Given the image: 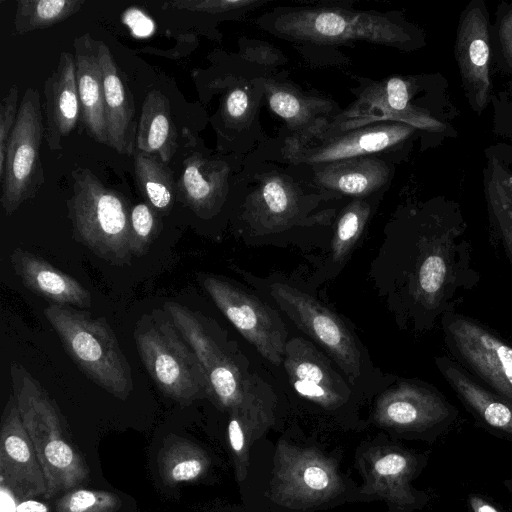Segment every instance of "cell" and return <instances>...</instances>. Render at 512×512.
<instances>
[{"instance_id":"1","label":"cell","mask_w":512,"mask_h":512,"mask_svg":"<svg viewBox=\"0 0 512 512\" xmlns=\"http://www.w3.org/2000/svg\"><path fill=\"white\" fill-rule=\"evenodd\" d=\"M399 308L416 333L432 330L455 312L481 275L465 227L440 216L420 222L399 248Z\"/></svg>"},{"instance_id":"2","label":"cell","mask_w":512,"mask_h":512,"mask_svg":"<svg viewBox=\"0 0 512 512\" xmlns=\"http://www.w3.org/2000/svg\"><path fill=\"white\" fill-rule=\"evenodd\" d=\"M12 394L41 464L46 498L86 482L90 469L77 449L54 399L20 363L10 366Z\"/></svg>"},{"instance_id":"3","label":"cell","mask_w":512,"mask_h":512,"mask_svg":"<svg viewBox=\"0 0 512 512\" xmlns=\"http://www.w3.org/2000/svg\"><path fill=\"white\" fill-rule=\"evenodd\" d=\"M259 25L282 38L316 44L360 40L403 48L411 39L404 27L386 14L326 5L277 8Z\"/></svg>"},{"instance_id":"4","label":"cell","mask_w":512,"mask_h":512,"mask_svg":"<svg viewBox=\"0 0 512 512\" xmlns=\"http://www.w3.org/2000/svg\"><path fill=\"white\" fill-rule=\"evenodd\" d=\"M67 207L77 242L110 264H130L131 208L122 194L107 188L89 169H77Z\"/></svg>"},{"instance_id":"5","label":"cell","mask_w":512,"mask_h":512,"mask_svg":"<svg viewBox=\"0 0 512 512\" xmlns=\"http://www.w3.org/2000/svg\"><path fill=\"white\" fill-rule=\"evenodd\" d=\"M44 315L66 352L95 384L125 400L133 389L131 368L112 328L104 317L51 304Z\"/></svg>"},{"instance_id":"6","label":"cell","mask_w":512,"mask_h":512,"mask_svg":"<svg viewBox=\"0 0 512 512\" xmlns=\"http://www.w3.org/2000/svg\"><path fill=\"white\" fill-rule=\"evenodd\" d=\"M134 339L147 372L167 397L189 404L209 396L196 353L164 308L139 319Z\"/></svg>"},{"instance_id":"7","label":"cell","mask_w":512,"mask_h":512,"mask_svg":"<svg viewBox=\"0 0 512 512\" xmlns=\"http://www.w3.org/2000/svg\"><path fill=\"white\" fill-rule=\"evenodd\" d=\"M345 490L335 461L311 447L279 441L273 457L268 497L290 509L327 504Z\"/></svg>"},{"instance_id":"8","label":"cell","mask_w":512,"mask_h":512,"mask_svg":"<svg viewBox=\"0 0 512 512\" xmlns=\"http://www.w3.org/2000/svg\"><path fill=\"white\" fill-rule=\"evenodd\" d=\"M430 451L417 452L400 444L365 445L357 457L363 477L359 495L383 500L389 512H415L425 508L430 495L413 486L426 467Z\"/></svg>"},{"instance_id":"9","label":"cell","mask_w":512,"mask_h":512,"mask_svg":"<svg viewBox=\"0 0 512 512\" xmlns=\"http://www.w3.org/2000/svg\"><path fill=\"white\" fill-rule=\"evenodd\" d=\"M459 410L436 387L419 380H401L377 400L373 419L391 432L434 443L456 423Z\"/></svg>"},{"instance_id":"10","label":"cell","mask_w":512,"mask_h":512,"mask_svg":"<svg viewBox=\"0 0 512 512\" xmlns=\"http://www.w3.org/2000/svg\"><path fill=\"white\" fill-rule=\"evenodd\" d=\"M440 324L453 360L485 387L512 402V344L457 311L443 315Z\"/></svg>"},{"instance_id":"11","label":"cell","mask_w":512,"mask_h":512,"mask_svg":"<svg viewBox=\"0 0 512 512\" xmlns=\"http://www.w3.org/2000/svg\"><path fill=\"white\" fill-rule=\"evenodd\" d=\"M40 96L27 88L19 106L0 173L1 206L6 215L13 214L24 202L32 199L45 182L40 148L45 133Z\"/></svg>"},{"instance_id":"12","label":"cell","mask_w":512,"mask_h":512,"mask_svg":"<svg viewBox=\"0 0 512 512\" xmlns=\"http://www.w3.org/2000/svg\"><path fill=\"white\" fill-rule=\"evenodd\" d=\"M269 294L304 333L329 354L354 383L361 375V352L354 335L330 309L286 283H273Z\"/></svg>"},{"instance_id":"13","label":"cell","mask_w":512,"mask_h":512,"mask_svg":"<svg viewBox=\"0 0 512 512\" xmlns=\"http://www.w3.org/2000/svg\"><path fill=\"white\" fill-rule=\"evenodd\" d=\"M201 283L219 310L261 356L274 365L283 362L287 330L274 310L225 279L205 274Z\"/></svg>"},{"instance_id":"14","label":"cell","mask_w":512,"mask_h":512,"mask_svg":"<svg viewBox=\"0 0 512 512\" xmlns=\"http://www.w3.org/2000/svg\"><path fill=\"white\" fill-rule=\"evenodd\" d=\"M0 482L20 500L47 495V483L24 428L13 394L10 395L1 421Z\"/></svg>"},{"instance_id":"15","label":"cell","mask_w":512,"mask_h":512,"mask_svg":"<svg viewBox=\"0 0 512 512\" xmlns=\"http://www.w3.org/2000/svg\"><path fill=\"white\" fill-rule=\"evenodd\" d=\"M254 184L245 215L260 235L289 229L308 212V196L291 176L272 170L255 176Z\"/></svg>"},{"instance_id":"16","label":"cell","mask_w":512,"mask_h":512,"mask_svg":"<svg viewBox=\"0 0 512 512\" xmlns=\"http://www.w3.org/2000/svg\"><path fill=\"white\" fill-rule=\"evenodd\" d=\"M282 363L293 389L303 398L327 410L348 401L347 383L312 343L303 338L288 340Z\"/></svg>"},{"instance_id":"17","label":"cell","mask_w":512,"mask_h":512,"mask_svg":"<svg viewBox=\"0 0 512 512\" xmlns=\"http://www.w3.org/2000/svg\"><path fill=\"white\" fill-rule=\"evenodd\" d=\"M415 127L402 123H382L363 126L326 137L322 143L299 148L289 153L296 164L314 166L338 160L372 156L406 140Z\"/></svg>"},{"instance_id":"18","label":"cell","mask_w":512,"mask_h":512,"mask_svg":"<svg viewBox=\"0 0 512 512\" xmlns=\"http://www.w3.org/2000/svg\"><path fill=\"white\" fill-rule=\"evenodd\" d=\"M435 364L476 423L512 442V402L485 387L449 356H438Z\"/></svg>"},{"instance_id":"19","label":"cell","mask_w":512,"mask_h":512,"mask_svg":"<svg viewBox=\"0 0 512 512\" xmlns=\"http://www.w3.org/2000/svg\"><path fill=\"white\" fill-rule=\"evenodd\" d=\"M455 54L471 105L482 110L489 99V33L483 8H469L463 15Z\"/></svg>"},{"instance_id":"20","label":"cell","mask_w":512,"mask_h":512,"mask_svg":"<svg viewBox=\"0 0 512 512\" xmlns=\"http://www.w3.org/2000/svg\"><path fill=\"white\" fill-rule=\"evenodd\" d=\"M97 57L103 80L108 146L120 154L134 155L137 131L132 94L103 41H97Z\"/></svg>"},{"instance_id":"21","label":"cell","mask_w":512,"mask_h":512,"mask_svg":"<svg viewBox=\"0 0 512 512\" xmlns=\"http://www.w3.org/2000/svg\"><path fill=\"white\" fill-rule=\"evenodd\" d=\"M43 92L46 141L51 151H58L63 138L75 129L81 115L74 55L60 54L57 67L44 82Z\"/></svg>"},{"instance_id":"22","label":"cell","mask_w":512,"mask_h":512,"mask_svg":"<svg viewBox=\"0 0 512 512\" xmlns=\"http://www.w3.org/2000/svg\"><path fill=\"white\" fill-rule=\"evenodd\" d=\"M15 274L34 294L56 305L89 308L90 292L72 276L27 250L15 248L10 255Z\"/></svg>"},{"instance_id":"23","label":"cell","mask_w":512,"mask_h":512,"mask_svg":"<svg viewBox=\"0 0 512 512\" xmlns=\"http://www.w3.org/2000/svg\"><path fill=\"white\" fill-rule=\"evenodd\" d=\"M230 168L222 160L194 154L184 161L177 184V196L197 216L210 218L218 213L228 194Z\"/></svg>"},{"instance_id":"24","label":"cell","mask_w":512,"mask_h":512,"mask_svg":"<svg viewBox=\"0 0 512 512\" xmlns=\"http://www.w3.org/2000/svg\"><path fill=\"white\" fill-rule=\"evenodd\" d=\"M76 82L83 125L96 142L108 145L102 72L97 41L89 33L74 40Z\"/></svg>"},{"instance_id":"25","label":"cell","mask_w":512,"mask_h":512,"mask_svg":"<svg viewBox=\"0 0 512 512\" xmlns=\"http://www.w3.org/2000/svg\"><path fill=\"white\" fill-rule=\"evenodd\" d=\"M313 182L329 192L367 196L386 184L390 169L378 157L363 156L311 166Z\"/></svg>"},{"instance_id":"26","label":"cell","mask_w":512,"mask_h":512,"mask_svg":"<svg viewBox=\"0 0 512 512\" xmlns=\"http://www.w3.org/2000/svg\"><path fill=\"white\" fill-rule=\"evenodd\" d=\"M136 150L155 154L166 164L177 150V132L171 118L169 99L158 90L150 91L143 102Z\"/></svg>"},{"instance_id":"27","label":"cell","mask_w":512,"mask_h":512,"mask_svg":"<svg viewBox=\"0 0 512 512\" xmlns=\"http://www.w3.org/2000/svg\"><path fill=\"white\" fill-rule=\"evenodd\" d=\"M408 83L399 77H392L385 83L374 86L363 93L361 105L372 106L382 113L380 119L394 120L415 128L441 131L445 127L436 119L409 106Z\"/></svg>"},{"instance_id":"28","label":"cell","mask_w":512,"mask_h":512,"mask_svg":"<svg viewBox=\"0 0 512 512\" xmlns=\"http://www.w3.org/2000/svg\"><path fill=\"white\" fill-rule=\"evenodd\" d=\"M210 464V457L204 449L178 436L166 439L158 454L159 474L168 486L201 479Z\"/></svg>"},{"instance_id":"29","label":"cell","mask_w":512,"mask_h":512,"mask_svg":"<svg viewBox=\"0 0 512 512\" xmlns=\"http://www.w3.org/2000/svg\"><path fill=\"white\" fill-rule=\"evenodd\" d=\"M134 170L142 195L158 212L168 213L177 196V185L173 174L157 155L136 150Z\"/></svg>"},{"instance_id":"30","label":"cell","mask_w":512,"mask_h":512,"mask_svg":"<svg viewBox=\"0 0 512 512\" xmlns=\"http://www.w3.org/2000/svg\"><path fill=\"white\" fill-rule=\"evenodd\" d=\"M270 109L286 121L291 129L315 125L316 116L324 113V100L301 94L294 88L277 83L266 85Z\"/></svg>"},{"instance_id":"31","label":"cell","mask_w":512,"mask_h":512,"mask_svg":"<svg viewBox=\"0 0 512 512\" xmlns=\"http://www.w3.org/2000/svg\"><path fill=\"white\" fill-rule=\"evenodd\" d=\"M85 0H19L13 22L14 34H25L58 24L78 12Z\"/></svg>"},{"instance_id":"32","label":"cell","mask_w":512,"mask_h":512,"mask_svg":"<svg viewBox=\"0 0 512 512\" xmlns=\"http://www.w3.org/2000/svg\"><path fill=\"white\" fill-rule=\"evenodd\" d=\"M487 190L492 235L512 266V176L493 169Z\"/></svg>"},{"instance_id":"33","label":"cell","mask_w":512,"mask_h":512,"mask_svg":"<svg viewBox=\"0 0 512 512\" xmlns=\"http://www.w3.org/2000/svg\"><path fill=\"white\" fill-rule=\"evenodd\" d=\"M371 214V206L361 198L348 203L342 210L332 239L331 260L340 263L362 234Z\"/></svg>"},{"instance_id":"34","label":"cell","mask_w":512,"mask_h":512,"mask_svg":"<svg viewBox=\"0 0 512 512\" xmlns=\"http://www.w3.org/2000/svg\"><path fill=\"white\" fill-rule=\"evenodd\" d=\"M162 227L159 213L148 203L141 202L131 208L130 249L133 256L144 255Z\"/></svg>"},{"instance_id":"35","label":"cell","mask_w":512,"mask_h":512,"mask_svg":"<svg viewBox=\"0 0 512 512\" xmlns=\"http://www.w3.org/2000/svg\"><path fill=\"white\" fill-rule=\"evenodd\" d=\"M122 505L118 495L103 491L76 489L56 502L57 512H116Z\"/></svg>"},{"instance_id":"36","label":"cell","mask_w":512,"mask_h":512,"mask_svg":"<svg viewBox=\"0 0 512 512\" xmlns=\"http://www.w3.org/2000/svg\"><path fill=\"white\" fill-rule=\"evenodd\" d=\"M262 2L251 0H178L166 2L163 9L188 10L194 12H205L210 14H221L251 9L254 5Z\"/></svg>"},{"instance_id":"37","label":"cell","mask_w":512,"mask_h":512,"mask_svg":"<svg viewBox=\"0 0 512 512\" xmlns=\"http://www.w3.org/2000/svg\"><path fill=\"white\" fill-rule=\"evenodd\" d=\"M18 93V87L12 85L0 104V173L4 168L7 144L19 111Z\"/></svg>"},{"instance_id":"38","label":"cell","mask_w":512,"mask_h":512,"mask_svg":"<svg viewBox=\"0 0 512 512\" xmlns=\"http://www.w3.org/2000/svg\"><path fill=\"white\" fill-rule=\"evenodd\" d=\"M249 108V96L242 88L229 92L225 99L224 110L229 120L241 121L245 118Z\"/></svg>"},{"instance_id":"39","label":"cell","mask_w":512,"mask_h":512,"mask_svg":"<svg viewBox=\"0 0 512 512\" xmlns=\"http://www.w3.org/2000/svg\"><path fill=\"white\" fill-rule=\"evenodd\" d=\"M466 504L469 512H505L491 498L476 492H471L467 495Z\"/></svg>"},{"instance_id":"40","label":"cell","mask_w":512,"mask_h":512,"mask_svg":"<svg viewBox=\"0 0 512 512\" xmlns=\"http://www.w3.org/2000/svg\"><path fill=\"white\" fill-rule=\"evenodd\" d=\"M499 36L504 56L507 62L512 65V10L502 18L499 28Z\"/></svg>"},{"instance_id":"41","label":"cell","mask_w":512,"mask_h":512,"mask_svg":"<svg viewBox=\"0 0 512 512\" xmlns=\"http://www.w3.org/2000/svg\"><path fill=\"white\" fill-rule=\"evenodd\" d=\"M19 501L10 489L0 482V512H17Z\"/></svg>"},{"instance_id":"42","label":"cell","mask_w":512,"mask_h":512,"mask_svg":"<svg viewBox=\"0 0 512 512\" xmlns=\"http://www.w3.org/2000/svg\"><path fill=\"white\" fill-rule=\"evenodd\" d=\"M17 512H49V508L42 502L25 499L19 501Z\"/></svg>"},{"instance_id":"43","label":"cell","mask_w":512,"mask_h":512,"mask_svg":"<svg viewBox=\"0 0 512 512\" xmlns=\"http://www.w3.org/2000/svg\"><path fill=\"white\" fill-rule=\"evenodd\" d=\"M503 485L507 489V491L512 495V477L505 479L503 481Z\"/></svg>"}]
</instances>
